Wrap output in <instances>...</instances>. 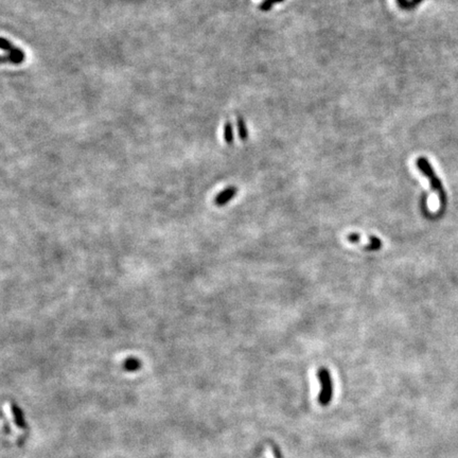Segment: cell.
Returning <instances> with one entry per match:
<instances>
[{
    "label": "cell",
    "instance_id": "cell-1",
    "mask_svg": "<svg viewBox=\"0 0 458 458\" xmlns=\"http://www.w3.org/2000/svg\"><path fill=\"white\" fill-rule=\"evenodd\" d=\"M416 165H417L419 171L427 177V179L429 181V185H431V188H432L433 191L438 193L439 202H440V208H439L438 213H437L436 216H440L446 211L447 204H448V197H447V193L445 191V188H443L442 181L438 177V176H437V174L435 173L434 169L431 166V164H429V161H428L427 158L419 157L417 160H416Z\"/></svg>",
    "mask_w": 458,
    "mask_h": 458
},
{
    "label": "cell",
    "instance_id": "cell-2",
    "mask_svg": "<svg viewBox=\"0 0 458 458\" xmlns=\"http://www.w3.org/2000/svg\"><path fill=\"white\" fill-rule=\"evenodd\" d=\"M317 378L319 380L320 391L318 394V403L321 406H327L333 398V381L330 371L326 367H321L317 371Z\"/></svg>",
    "mask_w": 458,
    "mask_h": 458
},
{
    "label": "cell",
    "instance_id": "cell-3",
    "mask_svg": "<svg viewBox=\"0 0 458 458\" xmlns=\"http://www.w3.org/2000/svg\"><path fill=\"white\" fill-rule=\"evenodd\" d=\"M237 192H238V188L235 186H230V187H227L226 189H224L223 191L218 193L214 199L215 205L218 207L225 206L228 202H230L232 199H234Z\"/></svg>",
    "mask_w": 458,
    "mask_h": 458
},
{
    "label": "cell",
    "instance_id": "cell-4",
    "mask_svg": "<svg viewBox=\"0 0 458 458\" xmlns=\"http://www.w3.org/2000/svg\"><path fill=\"white\" fill-rule=\"evenodd\" d=\"M25 58H26V55H25V52L23 51V49L14 47L12 50L8 52V55L2 56L1 61L2 63L9 62V63H12V64L19 65V64H22V63H24Z\"/></svg>",
    "mask_w": 458,
    "mask_h": 458
},
{
    "label": "cell",
    "instance_id": "cell-5",
    "mask_svg": "<svg viewBox=\"0 0 458 458\" xmlns=\"http://www.w3.org/2000/svg\"><path fill=\"white\" fill-rule=\"evenodd\" d=\"M11 410H12V414H13L14 422H15L16 426H18L19 428H26L27 427V421L25 420L24 413H23L22 410H20V407L18 405L12 404Z\"/></svg>",
    "mask_w": 458,
    "mask_h": 458
},
{
    "label": "cell",
    "instance_id": "cell-6",
    "mask_svg": "<svg viewBox=\"0 0 458 458\" xmlns=\"http://www.w3.org/2000/svg\"><path fill=\"white\" fill-rule=\"evenodd\" d=\"M237 128H238V134H239V138H240L242 141H246L248 139V130L247 126H246V122L244 120V118L239 116L237 118Z\"/></svg>",
    "mask_w": 458,
    "mask_h": 458
},
{
    "label": "cell",
    "instance_id": "cell-7",
    "mask_svg": "<svg viewBox=\"0 0 458 458\" xmlns=\"http://www.w3.org/2000/svg\"><path fill=\"white\" fill-rule=\"evenodd\" d=\"M382 246H383L382 240H380V239L378 237H376V236H370L369 237V244L363 246V248L365 250H368V251H377V250L381 249Z\"/></svg>",
    "mask_w": 458,
    "mask_h": 458
},
{
    "label": "cell",
    "instance_id": "cell-8",
    "mask_svg": "<svg viewBox=\"0 0 458 458\" xmlns=\"http://www.w3.org/2000/svg\"><path fill=\"white\" fill-rule=\"evenodd\" d=\"M396 1L401 9L410 11V10H414L415 8H417V6L422 1H423V0H396Z\"/></svg>",
    "mask_w": 458,
    "mask_h": 458
},
{
    "label": "cell",
    "instance_id": "cell-9",
    "mask_svg": "<svg viewBox=\"0 0 458 458\" xmlns=\"http://www.w3.org/2000/svg\"><path fill=\"white\" fill-rule=\"evenodd\" d=\"M224 139H225V141H226V143H228V144H231L232 142H234V139H235L234 125H232V123L230 121H227L226 123H225V126H224Z\"/></svg>",
    "mask_w": 458,
    "mask_h": 458
},
{
    "label": "cell",
    "instance_id": "cell-10",
    "mask_svg": "<svg viewBox=\"0 0 458 458\" xmlns=\"http://www.w3.org/2000/svg\"><path fill=\"white\" fill-rule=\"evenodd\" d=\"M123 368L126 371H137L141 368V362L138 358H129L124 362Z\"/></svg>",
    "mask_w": 458,
    "mask_h": 458
},
{
    "label": "cell",
    "instance_id": "cell-11",
    "mask_svg": "<svg viewBox=\"0 0 458 458\" xmlns=\"http://www.w3.org/2000/svg\"><path fill=\"white\" fill-rule=\"evenodd\" d=\"M0 48H1V50H3V51L9 52L10 50H12V49L14 48V46L12 45V43L10 40L2 37L1 39H0Z\"/></svg>",
    "mask_w": 458,
    "mask_h": 458
},
{
    "label": "cell",
    "instance_id": "cell-12",
    "mask_svg": "<svg viewBox=\"0 0 458 458\" xmlns=\"http://www.w3.org/2000/svg\"><path fill=\"white\" fill-rule=\"evenodd\" d=\"M274 4V0H264V1L260 4V10L263 12H269L270 10H272Z\"/></svg>",
    "mask_w": 458,
    "mask_h": 458
},
{
    "label": "cell",
    "instance_id": "cell-13",
    "mask_svg": "<svg viewBox=\"0 0 458 458\" xmlns=\"http://www.w3.org/2000/svg\"><path fill=\"white\" fill-rule=\"evenodd\" d=\"M284 0H274V2L275 3H280V2H283Z\"/></svg>",
    "mask_w": 458,
    "mask_h": 458
}]
</instances>
